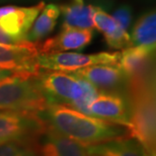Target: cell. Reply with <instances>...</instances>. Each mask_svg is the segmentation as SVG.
Masks as SVG:
<instances>
[{
  "mask_svg": "<svg viewBox=\"0 0 156 156\" xmlns=\"http://www.w3.org/2000/svg\"><path fill=\"white\" fill-rule=\"evenodd\" d=\"M48 105L34 77L13 74L0 80V111L39 113Z\"/></svg>",
  "mask_w": 156,
  "mask_h": 156,
  "instance_id": "277c9868",
  "label": "cell"
},
{
  "mask_svg": "<svg viewBox=\"0 0 156 156\" xmlns=\"http://www.w3.org/2000/svg\"><path fill=\"white\" fill-rule=\"evenodd\" d=\"M88 156H99L98 154H88Z\"/></svg>",
  "mask_w": 156,
  "mask_h": 156,
  "instance_id": "d4e9b609",
  "label": "cell"
},
{
  "mask_svg": "<svg viewBox=\"0 0 156 156\" xmlns=\"http://www.w3.org/2000/svg\"><path fill=\"white\" fill-rule=\"evenodd\" d=\"M44 5L45 3L40 2L30 7H16L0 18V27L20 43H27L26 37Z\"/></svg>",
  "mask_w": 156,
  "mask_h": 156,
  "instance_id": "4fadbf2b",
  "label": "cell"
},
{
  "mask_svg": "<svg viewBox=\"0 0 156 156\" xmlns=\"http://www.w3.org/2000/svg\"><path fill=\"white\" fill-rule=\"evenodd\" d=\"M38 55L36 44L0 43V69L11 71L15 75L35 77L40 72Z\"/></svg>",
  "mask_w": 156,
  "mask_h": 156,
  "instance_id": "52a82bcc",
  "label": "cell"
},
{
  "mask_svg": "<svg viewBox=\"0 0 156 156\" xmlns=\"http://www.w3.org/2000/svg\"><path fill=\"white\" fill-rule=\"evenodd\" d=\"M88 115L111 123L130 126L131 108L128 93L116 91H98L88 105Z\"/></svg>",
  "mask_w": 156,
  "mask_h": 156,
  "instance_id": "ba28073f",
  "label": "cell"
},
{
  "mask_svg": "<svg viewBox=\"0 0 156 156\" xmlns=\"http://www.w3.org/2000/svg\"><path fill=\"white\" fill-rule=\"evenodd\" d=\"M93 38L92 30L62 29L57 36L36 45L39 54L64 52L68 50H81L89 45Z\"/></svg>",
  "mask_w": 156,
  "mask_h": 156,
  "instance_id": "7c38bea8",
  "label": "cell"
},
{
  "mask_svg": "<svg viewBox=\"0 0 156 156\" xmlns=\"http://www.w3.org/2000/svg\"><path fill=\"white\" fill-rule=\"evenodd\" d=\"M99 91L128 92V78L118 64H98L78 69L73 72Z\"/></svg>",
  "mask_w": 156,
  "mask_h": 156,
  "instance_id": "30bf717a",
  "label": "cell"
},
{
  "mask_svg": "<svg viewBox=\"0 0 156 156\" xmlns=\"http://www.w3.org/2000/svg\"><path fill=\"white\" fill-rule=\"evenodd\" d=\"M60 11L63 14L62 29L92 30L93 6L84 4L83 0H73L61 5Z\"/></svg>",
  "mask_w": 156,
  "mask_h": 156,
  "instance_id": "9a60e30c",
  "label": "cell"
},
{
  "mask_svg": "<svg viewBox=\"0 0 156 156\" xmlns=\"http://www.w3.org/2000/svg\"><path fill=\"white\" fill-rule=\"evenodd\" d=\"M39 156H88V146L45 128L30 142Z\"/></svg>",
  "mask_w": 156,
  "mask_h": 156,
  "instance_id": "8fae6325",
  "label": "cell"
},
{
  "mask_svg": "<svg viewBox=\"0 0 156 156\" xmlns=\"http://www.w3.org/2000/svg\"><path fill=\"white\" fill-rule=\"evenodd\" d=\"M105 43L108 44V46L110 48L113 49H126L132 46L131 43V37L126 32V30H124L123 27L119 26L114 32H112L108 35L104 36Z\"/></svg>",
  "mask_w": 156,
  "mask_h": 156,
  "instance_id": "ffe728a7",
  "label": "cell"
},
{
  "mask_svg": "<svg viewBox=\"0 0 156 156\" xmlns=\"http://www.w3.org/2000/svg\"><path fill=\"white\" fill-rule=\"evenodd\" d=\"M89 154L99 156H147L144 147L133 138H116L99 144L88 146Z\"/></svg>",
  "mask_w": 156,
  "mask_h": 156,
  "instance_id": "5bb4252c",
  "label": "cell"
},
{
  "mask_svg": "<svg viewBox=\"0 0 156 156\" xmlns=\"http://www.w3.org/2000/svg\"><path fill=\"white\" fill-rule=\"evenodd\" d=\"M13 75V73L11 71H8V70H4V69H0V80L3 79V78H6L8 76H11Z\"/></svg>",
  "mask_w": 156,
  "mask_h": 156,
  "instance_id": "cb8c5ba5",
  "label": "cell"
},
{
  "mask_svg": "<svg viewBox=\"0 0 156 156\" xmlns=\"http://www.w3.org/2000/svg\"><path fill=\"white\" fill-rule=\"evenodd\" d=\"M40 16L36 18L32 27L26 37L27 43L36 44L50 35L55 29L58 17L60 16V7L56 4L44 5Z\"/></svg>",
  "mask_w": 156,
  "mask_h": 156,
  "instance_id": "e0dca14e",
  "label": "cell"
},
{
  "mask_svg": "<svg viewBox=\"0 0 156 156\" xmlns=\"http://www.w3.org/2000/svg\"><path fill=\"white\" fill-rule=\"evenodd\" d=\"M128 96L131 108L129 137L137 140L147 153L156 150L155 80L129 83Z\"/></svg>",
  "mask_w": 156,
  "mask_h": 156,
  "instance_id": "3957f363",
  "label": "cell"
},
{
  "mask_svg": "<svg viewBox=\"0 0 156 156\" xmlns=\"http://www.w3.org/2000/svg\"><path fill=\"white\" fill-rule=\"evenodd\" d=\"M46 128L38 113L0 111V144L32 142Z\"/></svg>",
  "mask_w": 156,
  "mask_h": 156,
  "instance_id": "5b68a950",
  "label": "cell"
},
{
  "mask_svg": "<svg viewBox=\"0 0 156 156\" xmlns=\"http://www.w3.org/2000/svg\"><path fill=\"white\" fill-rule=\"evenodd\" d=\"M93 27L105 36L114 32L119 24L113 15H110L98 6H93Z\"/></svg>",
  "mask_w": 156,
  "mask_h": 156,
  "instance_id": "d6986e66",
  "label": "cell"
},
{
  "mask_svg": "<svg viewBox=\"0 0 156 156\" xmlns=\"http://www.w3.org/2000/svg\"><path fill=\"white\" fill-rule=\"evenodd\" d=\"M0 43L1 44H21L18 42L16 39H14L13 37L6 34L1 27H0Z\"/></svg>",
  "mask_w": 156,
  "mask_h": 156,
  "instance_id": "7402d4cb",
  "label": "cell"
},
{
  "mask_svg": "<svg viewBox=\"0 0 156 156\" xmlns=\"http://www.w3.org/2000/svg\"><path fill=\"white\" fill-rule=\"evenodd\" d=\"M154 55L142 47L131 46L120 53L118 65L128 78V84L155 80Z\"/></svg>",
  "mask_w": 156,
  "mask_h": 156,
  "instance_id": "9c48e42d",
  "label": "cell"
},
{
  "mask_svg": "<svg viewBox=\"0 0 156 156\" xmlns=\"http://www.w3.org/2000/svg\"><path fill=\"white\" fill-rule=\"evenodd\" d=\"M120 53L101 52L96 54H79V53H47L39 54L37 63L40 69L74 72L81 68L98 64H118Z\"/></svg>",
  "mask_w": 156,
  "mask_h": 156,
  "instance_id": "8992f818",
  "label": "cell"
},
{
  "mask_svg": "<svg viewBox=\"0 0 156 156\" xmlns=\"http://www.w3.org/2000/svg\"><path fill=\"white\" fill-rule=\"evenodd\" d=\"M0 156H39L30 142H6L0 144Z\"/></svg>",
  "mask_w": 156,
  "mask_h": 156,
  "instance_id": "ac0fdd59",
  "label": "cell"
},
{
  "mask_svg": "<svg viewBox=\"0 0 156 156\" xmlns=\"http://www.w3.org/2000/svg\"><path fill=\"white\" fill-rule=\"evenodd\" d=\"M131 43L132 46L142 47L155 53L156 49V13L149 10L141 15L133 27Z\"/></svg>",
  "mask_w": 156,
  "mask_h": 156,
  "instance_id": "2e32d148",
  "label": "cell"
},
{
  "mask_svg": "<svg viewBox=\"0 0 156 156\" xmlns=\"http://www.w3.org/2000/svg\"><path fill=\"white\" fill-rule=\"evenodd\" d=\"M46 127L85 146L104 143L124 137L127 129L64 105H49L39 112Z\"/></svg>",
  "mask_w": 156,
  "mask_h": 156,
  "instance_id": "6da1fadb",
  "label": "cell"
},
{
  "mask_svg": "<svg viewBox=\"0 0 156 156\" xmlns=\"http://www.w3.org/2000/svg\"><path fill=\"white\" fill-rule=\"evenodd\" d=\"M48 105H64L88 115V105L98 90L73 72L46 70L34 77Z\"/></svg>",
  "mask_w": 156,
  "mask_h": 156,
  "instance_id": "7a4b0ae2",
  "label": "cell"
},
{
  "mask_svg": "<svg viewBox=\"0 0 156 156\" xmlns=\"http://www.w3.org/2000/svg\"><path fill=\"white\" fill-rule=\"evenodd\" d=\"M16 8V6H11V5H8V6H3V7H0V18L5 16L6 14H8L9 12H11L12 10Z\"/></svg>",
  "mask_w": 156,
  "mask_h": 156,
  "instance_id": "603a6c76",
  "label": "cell"
},
{
  "mask_svg": "<svg viewBox=\"0 0 156 156\" xmlns=\"http://www.w3.org/2000/svg\"><path fill=\"white\" fill-rule=\"evenodd\" d=\"M131 16H132V13H131V9L129 6H122V7L118 8L113 15L117 23L124 30H127L128 27L130 26Z\"/></svg>",
  "mask_w": 156,
  "mask_h": 156,
  "instance_id": "44dd1931",
  "label": "cell"
}]
</instances>
